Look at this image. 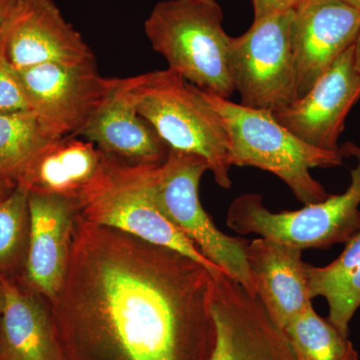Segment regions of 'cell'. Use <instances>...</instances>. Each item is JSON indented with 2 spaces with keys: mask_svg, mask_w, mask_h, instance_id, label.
<instances>
[{
  "mask_svg": "<svg viewBox=\"0 0 360 360\" xmlns=\"http://www.w3.org/2000/svg\"><path fill=\"white\" fill-rule=\"evenodd\" d=\"M51 141L32 110L0 113V179L18 184L35 156Z\"/></svg>",
  "mask_w": 360,
  "mask_h": 360,
  "instance_id": "20",
  "label": "cell"
},
{
  "mask_svg": "<svg viewBox=\"0 0 360 360\" xmlns=\"http://www.w3.org/2000/svg\"><path fill=\"white\" fill-rule=\"evenodd\" d=\"M293 13L253 20L248 32L232 37L229 68L243 105L274 113L300 97L291 41Z\"/></svg>",
  "mask_w": 360,
  "mask_h": 360,
  "instance_id": "8",
  "label": "cell"
},
{
  "mask_svg": "<svg viewBox=\"0 0 360 360\" xmlns=\"http://www.w3.org/2000/svg\"><path fill=\"white\" fill-rule=\"evenodd\" d=\"M304 0H252L255 20H262L272 14L292 11Z\"/></svg>",
  "mask_w": 360,
  "mask_h": 360,
  "instance_id": "25",
  "label": "cell"
},
{
  "mask_svg": "<svg viewBox=\"0 0 360 360\" xmlns=\"http://www.w3.org/2000/svg\"><path fill=\"white\" fill-rule=\"evenodd\" d=\"M134 82V77L115 78L110 94L77 136L127 165L156 167L167 160L169 149L137 111Z\"/></svg>",
  "mask_w": 360,
  "mask_h": 360,
  "instance_id": "13",
  "label": "cell"
},
{
  "mask_svg": "<svg viewBox=\"0 0 360 360\" xmlns=\"http://www.w3.org/2000/svg\"><path fill=\"white\" fill-rule=\"evenodd\" d=\"M302 251L264 238L246 246V262L257 297L281 329L312 305Z\"/></svg>",
  "mask_w": 360,
  "mask_h": 360,
  "instance_id": "16",
  "label": "cell"
},
{
  "mask_svg": "<svg viewBox=\"0 0 360 360\" xmlns=\"http://www.w3.org/2000/svg\"><path fill=\"white\" fill-rule=\"evenodd\" d=\"M217 340L210 360H298L283 329L257 296L224 271L214 277Z\"/></svg>",
  "mask_w": 360,
  "mask_h": 360,
  "instance_id": "10",
  "label": "cell"
},
{
  "mask_svg": "<svg viewBox=\"0 0 360 360\" xmlns=\"http://www.w3.org/2000/svg\"><path fill=\"white\" fill-rule=\"evenodd\" d=\"M354 65L360 75V32L354 44Z\"/></svg>",
  "mask_w": 360,
  "mask_h": 360,
  "instance_id": "27",
  "label": "cell"
},
{
  "mask_svg": "<svg viewBox=\"0 0 360 360\" xmlns=\"http://www.w3.org/2000/svg\"><path fill=\"white\" fill-rule=\"evenodd\" d=\"M214 277L179 251L77 217L49 303L65 360H210Z\"/></svg>",
  "mask_w": 360,
  "mask_h": 360,
  "instance_id": "1",
  "label": "cell"
},
{
  "mask_svg": "<svg viewBox=\"0 0 360 360\" xmlns=\"http://www.w3.org/2000/svg\"><path fill=\"white\" fill-rule=\"evenodd\" d=\"M30 191L18 184L0 200V277L20 279L30 238Z\"/></svg>",
  "mask_w": 360,
  "mask_h": 360,
  "instance_id": "22",
  "label": "cell"
},
{
  "mask_svg": "<svg viewBox=\"0 0 360 360\" xmlns=\"http://www.w3.org/2000/svg\"><path fill=\"white\" fill-rule=\"evenodd\" d=\"M206 170L210 167L200 156L168 151L167 160L150 169L156 202L210 262L257 296L245 257L250 241L219 231L201 205L200 180Z\"/></svg>",
  "mask_w": 360,
  "mask_h": 360,
  "instance_id": "7",
  "label": "cell"
},
{
  "mask_svg": "<svg viewBox=\"0 0 360 360\" xmlns=\"http://www.w3.org/2000/svg\"><path fill=\"white\" fill-rule=\"evenodd\" d=\"M16 186L18 184H14L13 181L0 179V200H4V198H6V196L13 193Z\"/></svg>",
  "mask_w": 360,
  "mask_h": 360,
  "instance_id": "26",
  "label": "cell"
},
{
  "mask_svg": "<svg viewBox=\"0 0 360 360\" xmlns=\"http://www.w3.org/2000/svg\"><path fill=\"white\" fill-rule=\"evenodd\" d=\"M341 1L345 2L348 6L354 7L360 13V0H341Z\"/></svg>",
  "mask_w": 360,
  "mask_h": 360,
  "instance_id": "28",
  "label": "cell"
},
{
  "mask_svg": "<svg viewBox=\"0 0 360 360\" xmlns=\"http://www.w3.org/2000/svg\"><path fill=\"white\" fill-rule=\"evenodd\" d=\"M27 0H0V41L6 39Z\"/></svg>",
  "mask_w": 360,
  "mask_h": 360,
  "instance_id": "24",
  "label": "cell"
},
{
  "mask_svg": "<svg viewBox=\"0 0 360 360\" xmlns=\"http://www.w3.org/2000/svg\"><path fill=\"white\" fill-rule=\"evenodd\" d=\"M6 40L0 41V113L30 111L20 72L6 58Z\"/></svg>",
  "mask_w": 360,
  "mask_h": 360,
  "instance_id": "23",
  "label": "cell"
},
{
  "mask_svg": "<svg viewBox=\"0 0 360 360\" xmlns=\"http://www.w3.org/2000/svg\"><path fill=\"white\" fill-rule=\"evenodd\" d=\"M360 98L354 44L304 94L274 113L277 122L309 146L340 153L345 120Z\"/></svg>",
  "mask_w": 360,
  "mask_h": 360,
  "instance_id": "11",
  "label": "cell"
},
{
  "mask_svg": "<svg viewBox=\"0 0 360 360\" xmlns=\"http://www.w3.org/2000/svg\"><path fill=\"white\" fill-rule=\"evenodd\" d=\"M151 167L127 165L108 156L101 174L75 202L78 219L179 251L219 276L224 270L161 212L151 184Z\"/></svg>",
  "mask_w": 360,
  "mask_h": 360,
  "instance_id": "5",
  "label": "cell"
},
{
  "mask_svg": "<svg viewBox=\"0 0 360 360\" xmlns=\"http://www.w3.org/2000/svg\"><path fill=\"white\" fill-rule=\"evenodd\" d=\"M304 269L312 300L326 298L328 321L348 336L349 322L360 307V231L335 262L326 266L304 262Z\"/></svg>",
  "mask_w": 360,
  "mask_h": 360,
  "instance_id": "19",
  "label": "cell"
},
{
  "mask_svg": "<svg viewBox=\"0 0 360 360\" xmlns=\"http://www.w3.org/2000/svg\"><path fill=\"white\" fill-rule=\"evenodd\" d=\"M134 79L137 111L168 149L200 156L217 186L229 188V134L202 90L168 68Z\"/></svg>",
  "mask_w": 360,
  "mask_h": 360,
  "instance_id": "4",
  "label": "cell"
},
{
  "mask_svg": "<svg viewBox=\"0 0 360 360\" xmlns=\"http://www.w3.org/2000/svg\"><path fill=\"white\" fill-rule=\"evenodd\" d=\"M222 21L217 0H163L149 13L144 33L168 70L202 91L229 99L236 92L229 68L232 37Z\"/></svg>",
  "mask_w": 360,
  "mask_h": 360,
  "instance_id": "2",
  "label": "cell"
},
{
  "mask_svg": "<svg viewBox=\"0 0 360 360\" xmlns=\"http://www.w3.org/2000/svg\"><path fill=\"white\" fill-rule=\"evenodd\" d=\"M0 360H65L51 305L18 278L0 277Z\"/></svg>",
  "mask_w": 360,
  "mask_h": 360,
  "instance_id": "17",
  "label": "cell"
},
{
  "mask_svg": "<svg viewBox=\"0 0 360 360\" xmlns=\"http://www.w3.org/2000/svg\"><path fill=\"white\" fill-rule=\"evenodd\" d=\"M360 13L341 0H304L295 9L291 41L302 96L356 41Z\"/></svg>",
  "mask_w": 360,
  "mask_h": 360,
  "instance_id": "12",
  "label": "cell"
},
{
  "mask_svg": "<svg viewBox=\"0 0 360 360\" xmlns=\"http://www.w3.org/2000/svg\"><path fill=\"white\" fill-rule=\"evenodd\" d=\"M30 238L20 281L51 303L65 283L77 224L75 201L30 193Z\"/></svg>",
  "mask_w": 360,
  "mask_h": 360,
  "instance_id": "14",
  "label": "cell"
},
{
  "mask_svg": "<svg viewBox=\"0 0 360 360\" xmlns=\"http://www.w3.org/2000/svg\"><path fill=\"white\" fill-rule=\"evenodd\" d=\"M1 305H2V297H1V291H0V311H1Z\"/></svg>",
  "mask_w": 360,
  "mask_h": 360,
  "instance_id": "29",
  "label": "cell"
},
{
  "mask_svg": "<svg viewBox=\"0 0 360 360\" xmlns=\"http://www.w3.org/2000/svg\"><path fill=\"white\" fill-rule=\"evenodd\" d=\"M298 360H359L348 336L310 305L283 329Z\"/></svg>",
  "mask_w": 360,
  "mask_h": 360,
  "instance_id": "21",
  "label": "cell"
},
{
  "mask_svg": "<svg viewBox=\"0 0 360 360\" xmlns=\"http://www.w3.org/2000/svg\"><path fill=\"white\" fill-rule=\"evenodd\" d=\"M6 54L18 71L46 63L96 65L89 44L53 0H27L7 34Z\"/></svg>",
  "mask_w": 360,
  "mask_h": 360,
  "instance_id": "15",
  "label": "cell"
},
{
  "mask_svg": "<svg viewBox=\"0 0 360 360\" xmlns=\"http://www.w3.org/2000/svg\"><path fill=\"white\" fill-rule=\"evenodd\" d=\"M108 156L82 137L65 136L46 144L18 184L30 193L58 196L77 202L99 176Z\"/></svg>",
  "mask_w": 360,
  "mask_h": 360,
  "instance_id": "18",
  "label": "cell"
},
{
  "mask_svg": "<svg viewBox=\"0 0 360 360\" xmlns=\"http://www.w3.org/2000/svg\"><path fill=\"white\" fill-rule=\"evenodd\" d=\"M203 94L224 123L231 167H253L276 175L304 205L321 202L330 195L312 177L310 169L340 167L343 160L340 151L309 146L269 111L248 108L207 92Z\"/></svg>",
  "mask_w": 360,
  "mask_h": 360,
  "instance_id": "3",
  "label": "cell"
},
{
  "mask_svg": "<svg viewBox=\"0 0 360 360\" xmlns=\"http://www.w3.org/2000/svg\"><path fill=\"white\" fill-rule=\"evenodd\" d=\"M18 72L30 110L53 139L77 136L115 80L101 77L96 65L46 63Z\"/></svg>",
  "mask_w": 360,
  "mask_h": 360,
  "instance_id": "9",
  "label": "cell"
},
{
  "mask_svg": "<svg viewBox=\"0 0 360 360\" xmlns=\"http://www.w3.org/2000/svg\"><path fill=\"white\" fill-rule=\"evenodd\" d=\"M340 153L343 158L354 156L357 161L345 193L330 194L302 210L277 213L265 207L259 194H243L229 205L227 226L238 233H255L302 250L345 245L360 231V148L347 142L340 146Z\"/></svg>",
  "mask_w": 360,
  "mask_h": 360,
  "instance_id": "6",
  "label": "cell"
}]
</instances>
